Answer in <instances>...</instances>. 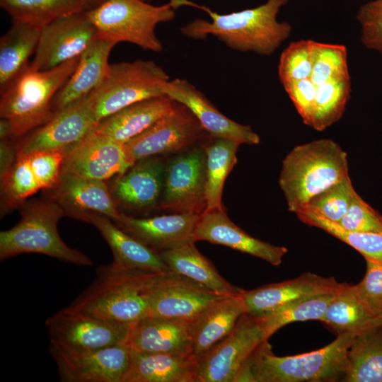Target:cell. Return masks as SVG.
Returning a JSON list of instances; mask_svg holds the SVG:
<instances>
[{
	"instance_id": "2e32d148",
	"label": "cell",
	"mask_w": 382,
	"mask_h": 382,
	"mask_svg": "<svg viewBox=\"0 0 382 382\" xmlns=\"http://www.w3.org/2000/svg\"><path fill=\"white\" fill-rule=\"evenodd\" d=\"M223 296L182 274L160 273L149 294V316L190 322Z\"/></svg>"
},
{
	"instance_id": "603a6c76",
	"label": "cell",
	"mask_w": 382,
	"mask_h": 382,
	"mask_svg": "<svg viewBox=\"0 0 382 382\" xmlns=\"http://www.w3.org/2000/svg\"><path fill=\"white\" fill-rule=\"evenodd\" d=\"M346 283H340L334 277H324L311 272L257 289H241L248 313L259 315L289 301L305 297L332 294L341 290Z\"/></svg>"
},
{
	"instance_id": "f546056e",
	"label": "cell",
	"mask_w": 382,
	"mask_h": 382,
	"mask_svg": "<svg viewBox=\"0 0 382 382\" xmlns=\"http://www.w3.org/2000/svg\"><path fill=\"white\" fill-rule=\"evenodd\" d=\"M170 272L185 276L221 296L235 295L241 289L233 286L190 241L158 253Z\"/></svg>"
},
{
	"instance_id": "7dc6e473",
	"label": "cell",
	"mask_w": 382,
	"mask_h": 382,
	"mask_svg": "<svg viewBox=\"0 0 382 382\" xmlns=\"http://www.w3.org/2000/svg\"><path fill=\"white\" fill-rule=\"evenodd\" d=\"M303 122L311 127L316 97L317 87L309 78L284 86Z\"/></svg>"
},
{
	"instance_id": "ac0fdd59",
	"label": "cell",
	"mask_w": 382,
	"mask_h": 382,
	"mask_svg": "<svg viewBox=\"0 0 382 382\" xmlns=\"http://www.w3.org/2000/svg\"><path fill=\"white\" fill-rule=\"evenodd\" d=\"M45 191V197L56 202L65 215L81 220L86 214L96 213L114 222L120 219L122 212L105 181L61 173L57 185Z\"/></svg>"
},
{
	"instance_id": "e575fe53",
	"label": "cell",
	"mask_w": 382,
	"mask_h": 382,
	"mask_svg": "<svg viewBox=\"0 0 382 382\" xmlns=\"http://www.w3.org/2000/svg\"><path fill=\"white\" fill-rule=\"evenodd\" d=\"M335 294L299 299L263 313L255 315L265 340H268L275 332L287 324L308 320H321L328 305Z\"/></svg>"
},
{
	"instance_id": "f35d334b",
	"label": "cell",
	"mask_w": 382,
	"mask_h": 382,
	"mask_svg": "<svg viewBox=\"0 0 382 382\" xmlns=\"http://www.w3.org/2000/svg\"><path fill=\"white\" fill-rule=\"evenodd\" d=\"M40 189L28 156L17 154L13 164L1 175V214L20 207Z\"/></svg>"
},
{
	"instance_id": "cb8c5ba5",
	"label": "cell",
	"mask_w": 382,
	"mask_h": 382,
	"mask_svg": "<svg viewBox=\"0 0 382 382\" xmlns=\"http://www.w3.org/2000/svg\"><path fill=\"white\" fill-rule=\"evenodd\" d=\"M127 344L141 352L193 356L190 322L183 319L148 316L132 325Z\"/></svg>"
},
{
	"instance_id": "8d00e7d4",
	"label": "cell",
	"mask_w": 382,
	"mask_h": 382,
	"mask_svg": "<svg viewBox=\"0 0 382 382\" xmlns=\"http://www.w3.org/2000/svg\"><path fill=\"white\" fill-rule=\"evenodd\" d=\"M349 74L332 79L317 86L311 127L323 131L342 116L350 97Z\"/></svg>"
},
{
	"instance_id": "7402d4cb",
	"label": "cell",
	"mask_w": 382,
	"mask_h": 382,
	"mask_svg": "<svg viewBox=\"0 0 382 382\" xmlns=\"http://www.w3.org/2000/svg\"><path fill=\"white\" fill-rule=\"evenodd\" d=\"M200 215L173 213L141 218L122 213L120 220L115 223L127 233L158 253L193 241L192 233Z\"/></svg>"
},
{
	"instance_id": "6da1fadb",
	"label": "cell",
	"mask_w": 382,
	"mask_h": 382,
	"mask_svg": "<svg viewBox=\"0 0 382 382\" xmlns=\"http://www.w3.org/2000/svg\"><path fill=\"white\" fill-rule=\"evenodd\" d=\"M289 0H267L251 8L220 14L209 7L190 0H170L174 9L191 6L206 12L211 21L196 18L180 28L181 33L195 40L213 35L229 48L241 52H254L271 55L289 38L291 25L279 22L277 15Z\"/></svg>"
},
{
	"instance_id": "60d3db41",
	"label": "cell",
	"mask_w": 382,
	"mask_h": 382,
	"mask_svg": "<svg viewBox=\"0 0 382 382\" xmlns=\"http://www.w3.org/2000/svg\"><path fill=\"white\" fill-rule=\"evenodd\" d=\"M347 74L349 70L345 46L313 41L310 79L316 87Z\"/></svg>"
},
{
	"instance_id": "e0dca14e",
	"label": "cell",
	"mask_w": 382,
	"mask_h": 382,
	"mask_svg": "<svg viewBox=\"0 0 382 382\" xmlns=\"http://www.w3.org/2000/svg\"><path fill=\"white\" fill-rule=\"evenodd\" d=\"M132 166L125 144L94 130L67 151L61 173L105 181Z\"/></svg>"
},
{
	"instance_id": "4dcf8cb0",
	"label": "cell",
	"mask_w": 382,
	"mask_h": 382,
	"mask_svg": "<svg viewBox=\"0 0 382 382\" xmlns=\"http://www.w3.org/2000/svg\"><path fill=\"white\" fill-rule=\"evenodd\" d=\"M42 29L25 23H13L0 38V90L26 66L35 53Z\"/></svg>"
},
{
	"instance_id": "d6986e66",
	"label": "cell",
	"mask_w": 382,
	"mask_h": 382,
	"mask_svg": "<svg viewBox=\"0 0 382 382\" xmlns=\"http://www.w3.org/2000/svg\"><path fill=\"white\" fill-rule=\"evenodd\" d=\"M166 163L161 158L151 156L137 161L118 175L110 189L117 206L138 212L159 207Z\"/></svg>"
},
{
	"instance_id": "74e56055",
	"label": "cell",
	"mask_w": 382,
	"mask_h": 382,
	"mask_svg": "<svg viewBox=\"0 0 382 382\" xmlns=\"http://www.w3.org/2000/svg\"><path fill=\"white\" fill-rule=\"evenodd\" d=\"M296 215L302 222L319 228L348 244L365 260L382 262V233L347 231L338 224L305 209L298 212Z\"/></svg>"
},
{
	"instance_id": "30bf717a",
	"label": "cell",
	"mask_w": 382,
	"mask_h": 382,
	"mask_svg": "<svg viewBox=\"0 0 382 382\" xmlns=\"http://www.w3.org/2000/svg\"><path fill=\"white\" fill-rule=\"evenodd\" d=\"M210 139L194 114L179 103L173 111L125 146L129 161L134 165L146 158L189 149Z\"/></svg>"
},
{
	"instance_id": "b9f144b4",
	"label": "cell",
	"mask_w": 382,
	"mask_h": 382,
	"mask_svg": "<svg viewBox=\"0 0 382 382\" xmlns=\"http://www.w3.org/2000/svg\"><path fill=\"white\" fill-rule=\"evenodd\" d=\"M313 40H301L290 43L282 52L278 75L283 87L309 78L313 66Z\"/></svg>"
},
{
	"instance_id": "5bb4252c",
	"label": "cell",
	"mask_w": 382,
	"mask_h": 382,
	"mask_svg": "<svg viewBox=\"0 0 382 382\" xmlns=\"http://www.w3.org/2000/svg\"><path fill=\"white\" fill-rule=\"evenodd\" d=\"M98 124L86 97L55 112L46 123L19 138L17 154L56 149L69 151L94 132Z\"/></svg>"
},
{
	"instance_id": "f6af8a7d",
	"label": "cell",
	"mask_w": 382,
	"mask_h": 382,
	"mask_svg": "<svg viewBox=\"0 0 382 382\" xmlns=\"http://www.w3.org/2000/svg\"><path fill=\"white\" fill-rule=\"evenodd\" d=\"M337 224L350 231L382 233V216L357 192L355 193L347 212Z\"/></svg>"
},
{
	"instance_id": "d4e9b609",
	"label": "cell",
	"mask_w": 382,
	"mask_h": 382,
	"mask_svg": "<svg viewBox=\"0 0 382 382\" xmlns=\"http://www.w3.org/2000/svg\"><path fill=\"white\" fill-rule=\"evenodd\" d=\"M246 313L241 289L240 293L212 303L190 321L192 355L197 361L227 336Z\"/></svg>"
},
{
	"instance_id": "4316f807",
	"label": "cell",
	"mask_w": 382,
	"mask_h": 382,
	"mask_svg": "<svg viewBox=\"0 0 382 382\" xmlns=\"http://www.w3.org/2000/svg\"><path fill=\"white\" fill-rule=\"evenodd\" d=\"M115 45L97 39L82 53L75 71L54 98V112L86 98L103 82L109 71L108 59Z\"/></svg>"
},
{
	"instance_id": "83f0119b",
	"label": "cell",
	"mask_w": 382,
	"mask_h": 382,
	"mask_svg": "<svg viewBox=\"0 0 382 382\" xmlns=\"http://www.w3.org/2000/svg\"><path fill=\"white\" fill-rule=\"evenodd\" d=\"M81 220L91 224L100 231L112 252L115 264L155 273L170 272L157 253L127 233L110 218L91 213Z\"/></svg>"
},
{
	"instance_id": "f1b7e54d",
	"label": "cell",
	"mask_w": 382,
	"mask_h": 382,
	"mask_svg": "<svg viewBox=\"0 0 382 382\" xmlns=\"http://www.w3.org/2000/svg\"><path fill=\"white\" fill-rule=\"evenodd\" d=\"M122 382H197V359L193 356L145 353L132 349Z\"/></svg>"
},
{
	"instance_id": "4fadbf2b",
	"label": "cell",
	"mask_w": 382,
	"mask_h": 382,
	"mask_svg": "<svg viewBox=\"0 0 382 382\" xmlns=\"http://www.w3.org/2000/svg\"><path fill=\"white\" fill-rule=\"evenodd\" d=\"M132 324L98 318L68 306L45 321L50 341L83 348L127 343Z\"/></svg>"
},
{
	"instance_id": "9c48e42d",
	"label": "cell",
	"mask_w": 382,
	"mask_h": 382,
	"mask_svg": "<svg viewBox=\"0 0 382 382\" xmlns=\"http://www.w3.org/2000/svg\"><path fill=\"white\" fill-rule=\"evenodd\" d=\"M49 352L62 382H122L129 365L127 343L102 348L72 347L50 341Z\"/></svg>"
},
{
	"instance_id": "ffe728a7",
	"label": "cell",
	"mask_w": 382,
	"mask_h": 382,
	"mask_svg": "<svg viewBox=\"0 0 382 382\" xmlns=\"http://www.w3.org/2000/svg\"><path fill=\"white\" fill-rule=\"evenodd\" d=\"M163 93L185 105L212 138L226 139L239 144L260 143V137L248 125L239 124L221 113L204 95L185 79L169 80Z\"/></svg>"
},
{
	"instance_id": "7bdbcfd3",
	"label": "cell",
	"mask_w": 382,
	"mask_h": 382,
	"mask_svg": "<svg viewBox=\"0 0 382 382\" xmlns=\"http://www.w3.org/2000/svg\"><path fill=\"white\" fill-rule=\"evenodd\" d=\"M67 151L56 149L39 150L26 154L41 189L47 190L57 185Z\"/></svg>"
},
{
	"instance_id": "1f68e13d",
	"label": "cell",
	"mask_w": 382,
	"mask_h": 382,
	"mask_svg": "<svg viewBox=\"0 0 382 382\" xmlns=\"http://www.w3.org/2000/svg\"><path fill=\"white\" fill-rule=\"evenodd\" d=\"M345 382H382V328L354 337L347 352Z\"/></svg>"
},
{
	"instance_id": "8fae6325",
	"label": "cell",
	"mask_w": 382,
	"mask_h": 382,
	"mask_svg": "<svg viewBox=\"0 0 382 382\" xmlns=\"http://www.w3.org/2000/svg\"><path fill=\"white\" fill-rule=\"evenodd\" d=\"M265 340L257 316L243 314L232 331L197 361V382H234L241 367Z\"/></svg>"
},
{
	"instance_id": "bcb514c9",
	"label": "cell",
	"mask_w": 382,
	"mask_h": 382,
	"mask_svg": "<svg viewBox=\"0 0 382 382\" xmlns=\"http://www.w3.org/2000/svg\"><path fill=\"white\" fill-rule=\"evenodd\" d=\"M357 19L360 24L363 45L382 54V0H373L361 5Z\"/></svg>"
},
{
	"instance_id": "836d02e7",
	"label": "cell",
	"mask_w": 382,
	"mask_h": 382,
	"mask_svg": "<svg viewBox=\"0 0 382 382\" xmlns=\"http://www.w3.org/2000/svg\"><path fill=\"white\" fill-rule=\"evenodd\" d=\"M0 5L13 23L41 29L61 17L86 11L79 0H0Z\"/></svg>"
},
{
	"instance_id": "d590c367",
	"label": "cell",
	"mask_w": 382,
	"mask_h": 382,
	"mask_svg": "<svg viewBox=\"0 0 382 382\" xmlns=\"http://www.w3.org/2000/svg\"><path fill=\"white\" fill-rule=\"evenodd\" d=\"M371 318L359 301L353 284H347L337 292L328 305L320 321L338 335L360 333Z\"/></svg>"
},
{
	"instance_id": "5b68a950",
	"label": "cell",
	"mask_w": 382,
	"mask_h": 382,
	"mask_svg": "<svg viewBox=\"0 0 382 382\" xmlns=\"http://www.w3.org/2000/svg\"><path fill=\"white\" fill-rule=\"evenodd\" d=\"M355 335L342 333L324 347L293 356L274 354L263 341L248 360L253 382H324L343 378L347 352Z\"/></svg>"
},
{
	"instance_id": "9a60e30c",
	"label": "cell",
	"mask_w": 382,
	"mask_h": 382,
	"mask_svg": "<svg viewBox=\"0 0 382 382\" xmlns=\"http://www.w3.org/2000/svg\"><path fill=\"white\" fill-rule=\"evenodd\" d=\"M97 40L96 29L86 11L61 17L42 29L30 65L41 71L80 57Z\"/></svg>"
},
{
	"instance_id": "ab89813d",
	"label": "cell",
	"mask_w": 382,
	"mask_h": 382,
	"mask_svg": "<svg viewBox=\"0 0 382 382\" xmlns=\"http://www.w3.org/2000/svg\"><path fill=\"white\" fill-rule=\"evenodd\" d=\"M356 192L349 175L313 196L301 210L338 223L347 212Z\"/></svg>"
},
{
	"instance_id": "c3c4849f",
	"label": "cell",
	"mask_w": 382,
	"mask_h": 382,
	"mask_svg": "<svg viewBox=\"0 0 382 382\" xmlns=\"http://www.w3.org/2000/svg\"><path fill=\"white\" fill-rule=\"evenodd\" d=\"M376 328H382V313L376 317L371 318L366 323L361 332Z\"/></svg>"
},
{
	"instance_id": "7c38bea8",
	"label": "cell",
	"mask_w": 382,
	"mask_h": 382,
	"mask_svg": "<svg viewBox=\"0 0 382 382\" xmlns=\"http://www.w3.org/2000/svg\"><path fill=\"white\" fill-rule=\"evenodd\" d=\"M206 153L203 144L166 163L159 207L173 213L202 214L206 209Z\"/></svg>"
},
{
	"instance_id": "ee69618b",
	"label": "cell",
	"mask_w": 382,
	"mask_h": 382,
	"mask_svg": "<svg viewBox=\"0 0 382 382\" xmlns=\"http://www.w3.org/2000/svg\"><path fill=\"white\" fill-rule=\"evenodd\" d=\"M362 280L354 285L357 295L371 318L382 313V262L366 260Z\"/></svg>"
},
{
	"instance_id": "681fc988",
	"label": "cell",
	"mask_w": 382,
	"mask_h": 382,
	"mask_svg": "<svg viewBox=\"0 0 382 382\" xmlns=\"http://www.w3.org/2000/svg\"><path fill=\"white\" fill-rule=\"evenodd\" d=\"M80 2L82 4L84 10L86 11H89L91 10H93L100 5H102L103 3H105L107 0H79Z\"/></svg>"
},
{
	"instance_id": "277c9868",
	"label": "cell",
	"mask_w": 382,
	"mask_h": 382,
	"mask_svg": "<svg viewBox=\"0 0 382 382\" xmlns=\"http://www.w3.org/2000/svg\"><path fill=\"white\" fill-rule=\"evenodd\" d=\"M81 57V56H80ZM80 57L41 71L28 64L0 90V116L19 139L49 121L54 115V96L75 71Z\"/></svg>"
},
{
	"instance_id": "3957f363",
	"label": "cell",
	"mask_w": 382,
	"mask_h": 382,
	"mask_svg": "<svg viewBox=\"0 0 382 382\" xmlns=\"http://www.w3.org/2000/svg\"><path fill=\"white\" fill-rule=\"evenodd\" d=\"M349 176L347 153L321 139L295 146L282 161L279 184L288 209L297 213L316 195Z\"/></svg>"
},
{
	"instance_id": "44dd1931",
	"label": "cell",
	"mask_w": 382,
	"mask_h": 382,
	"mask_svg": "<svg viewBox=\"0 0 382 382\" xmlns=\"http://www.w3.org/2000/svg\"><path fill=\"white\" fill-rule=\"evenodd\" d=\"M193 241H205L222 245L233 250L257 257L274 266H279L288 249L277 246L254 238L227 216L224 209L204 212L195 225Z\"/></svg>"
},
{
	"instance_id": "484cf974",
	"label": "cell",
	"mask_w": 382,
	"mask_h": 382,
	"mask_svg": "<svg viewBox=\"0 0 382 382\" xmlns=\"http://www.w3.org/2000/svg\"><path fill=\"white\" fill-rule=\"evenodd\" d=\"M178 104L166 94L145 99L104 118L95 132L125 144L173 111Z\"/></svg>"
},
{
	"instance_id": "7a4b0ae2",
	"label": "cell",
	"mask_w": 382,
	"mask_h": 382,
	"mask_svg": "<svg viewBox=\"0 0 382 382\" xmlns=\"http://www.w3.org/2000/svg\"><path fill=\"white\" fill-rule=\"evenodd\" d=\"M158 274L113 262L101 265L96 268L93 282L68 307L110 320L134 323L149 315V294Z\"/></svg>"
},
{
	"instance_id": "f907efd6",
	"label": "cell",
	"mask_w": 382,
	"mask_h": 382,
	"mask_svg": "<svg viewBox=\"0 0 382 382\" xmlns=\"http://www.w3.org/2000/svg\"><path fill=\"white\" fill-rule=\"evenodd\" d=\"M143 1L148 2V1H152V0H143Z\"/></svg>"
},
{
	"instance_id": "d6a6232c",
	"label": "cell",
	"mask_w": 382,
	"mask_h": 382,
	"mask_svg": "<svg viewBox=\"0 0 382 382\" xmlns=\"http://www.w3.org/2000/svg\"><path fill=\"white\" fill-rule=\"evenodd\" d=\"M239 145L233 141L220 138H212L203 144L206 153L204 212L224 209L221 202L224 185L227 176L236 164Z\"/></svg>"
},
{
	"instance_id": "8992f818",
	"label": "cell",
	"mask_w": 382,
	"mask_h": 382,
	"mask_svg": "<svg viewBox=\"0 0 382 382\" xmlns=\"http://www.w3.org/2000/svg\"><path fill=\"white\" fill-rule=\"evenodd\" d=\"M20 207V221L0 232L1 260L22 253H39L79 266L93 265L86 254L70 248L60 237L57 223L65 213L56 202L45 197Z\"/></svg>"
},
{
	"instance_id": "52a82bcc",
	"label": "cell",
	"mask_w": 382,
	"mask_h": 382,
	"mask_svg": "<svg viewBox=\"0 0 382 382\" xmlns=\"http://www.w3.org/2000/svg\"><path fill=\"white\" fill-rule=\"evenodd\" d=\"M86 13L96 29L98 40L129 42L159 52L163 45L156 35V27L173 21L175 9L169 2L154 6L143 0H107Z\"/></svg>"
},
{
	"instance_id": "ba28073f",
	"label": "cell",
	"mask_w": 382,
	"mask_h": 382,
	"mask_svg": "<svg viewBox=\"0 0 382 382\" xmlns=\"http://www.w3.org/2000/svg\"><path fill=\"white\" fill-rule=\"evenodd\" d=\"M169 80L164 69L151 60L115 63L87 98L99 123L133 103L163 95Z\"/></svg>"
}]
</instances>
